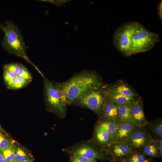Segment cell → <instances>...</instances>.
<instances>
[{
    "instance_id": "cell-1",
    "label": "cell",
    "mask_w": 162,
    "mask_h": 162,
    "mask_svg": "<svg viewBox=\"0 0 162 162\" xmlns=\"http://www.w3.org/2000/svg\"><path fill=\"white\" fill-rule=\"evenodd\" d=\"M64 83L67 92L68 105L75 104L85 92L92 88L100 87L102 84L98 76L91 71L76 74Z\"/></svg>"
},
{
    "instance_id": "cell-2",
    "label": "cell",
    "mask_w": 162,
    "mask_h": 162,
    "mask_svg": "<svg viewBox=\"0 0 162 162\" xmlns=\"http://www.w3.org/2000/svg\"><path fill=\"white\" fill-rule=\"evenodd\" d=\"M0 29L4 33L2 42L3 48L8 52L31 63L26 55L24 39L17 26L12 21H8L3 24L0 22Z\"/></svg>"
},
{
    "instance_id": "cell-3",
    "label": "cell",
    "mask_w": 162,
    "mask_h": 162,
    "mask_svg": "<svg viewBox=\"0 0 162 162\" xmlns=\"http://www.w3.org/2000/svg\"><path fill=\"white\" fill-rule=\"evenodd\" d=\"M160 40L158 34L148 30L139 22L132 21L130 41L133 54L149 50Z\"/></svg>"
},
{
    "instance_id": "cell-4",
    "label": "cell",
    "mask_w": 162,
    "mask_h": 162,
    "mask_svg": "<svg viewBox=\"0 0 162 162\" xmlns=\"http://www.w3.org/2000/svg\"><path fill=\"white\" fill-rule=\"evenodd\" d=\"M62 151L71 155H78L96 160H112L103 151L89 140L79 142L62 149Z\"/></svg>"
},
{
    "instance_id": "cell-5",
    "label": "cell",
    "mask_w": 162,
    "mask_h": 162,
    "mask_svg": "<svg viewBox=\"0 0 162 162\" xmlns=\"http://www.w3.org/2000/svg\"><path fill=\"white\" fill-rule=\"evenodd\" d=\"M105 99L104 88H92L81 96L74 104L88 109L100 117Z\"/></svg>"
},
{
    "instance_id": "cell-6",
    "label": "cell",
    "mask_w": 162,
    "mask_h": 162,
    "mask_svg": "<svg viewBox=\"0 0 162 162\" xmlns=\"http://www.w3.org/2000/svg\"><path fill=\"white\" fill-rule=\"evenodd\" d=\"M132 21L124 23L116 29L112 42L115 48L123 55L129 56L133 54L130 41Z\"/></svg>"
},
{
    "instance_id": "cell-7",
    "label": "cell",
    "mask_w": 162,
    "mask_h": 162,
    "mask_svg": "<svg viewBox=\"0 0 162 162\" xmlns=\"http://www.w3.org/2000/svg\"><path fill=\"white\" fill-rule=\"evenodd\" d=\"M44 86L45 100L48 107L59 117H64L66 115V109L61 103L55 85L45 78Z\"/></svg>"
},
{
    "instance_id": "cell-8",
    "label": "cell",
    "mask_w": 162,
    "mask_h": 162,
    "mask_svg": "<svg viewBox=\"0 0 162 162\" xmlns=\"http://www.w3.org/2000/svg\"><path fill=\"white\" fill-rule=\"evenodd\" d=\"M136 150L125 140L113 142L103 151L112 160L117 159L125 161Z\"/></svg>"
},
{
    "instance_id": "cell-9",
    "label": "cell",
    "mask_w": 162,
    "mask_h": 162,
    "mask_svg": "<svg viewBox=\"0 0 162 162\" xmlns=\"http://www.w3.org/2000/svg\"><path fill=\"white\" fill-rule=\"evenodd\" d=\"M136 150L141 149L146 145L155 140L144 127H139L130 134L124 140Z\"/></svg>"
},
{
    "instance_id": "cell-10",
    "label": "cell",
    "mask_w": 162,
    "mask_h": 162,
    "mask_svg": "<svg viewBox=\"0 0 162 162\" xmlns=\"http://www.w3.org/2000/svg\"><path fill=\"white\" fill-rule=\"evenodd\" d=\"M103 151L113 142V140L105 130L96 124L92 138L88 140Z\"/></svg>"
},
{
    "instance_id": "cell-11",
    "label": "cell",
    "mask_w": 162,
    "mask_h": 162,
    "mask_svg": "<svg viewBox=\"0 0 162 162\" xmlns=\"http://www.w3.org/2000/svg\"><path fill=\"white\" fill-rule=\"evenodd\" d=\"M130 110L132 117L136 125L140 127H144L148 125L149 122L145 118L143 102L141 98L134 99L132 101Z\"/></svg>"
},
{
    "instance_id": "cell-12",
    "label": "cell",
    "mask_w": 162,
    "mask_h": 162,
    "mask_svg": "<svg viewBox=\"0 0 162 162\" xmlns=\"http://www.w3.org/2000/svg\"><path fill=\"white\" fill-rule=\"evenodd\" d=\"M118 108V105L105 94V99L100 117L112 119L118 123L119 122Z\"/></svg>"
},
{
    "instance_id": "cell-13",
    "label": "cell",
    "mask_w": 162,
    "mask_h": 162,
    "mask_svg": "<svg viewBox=\"0 0 162 162\" xmlns=\"http://www.w3.org/2000/svg\"><path fill=\"white\" fill-rule=\"evenodd\" d=\"M117 124L118 129L113 142L124 140L130 134L140 127L135 124L125 122L119 121Z\"/></svg>"
},
{
    "instance_id": "cell-14",
    "label": "cell",
    "mask_w": 162,
    "mask_h": 162,
    "mask_svg": "<svg viewBox=\"0 0 162 162\" xmlns=\"http://www.w3.org/2000/svg\"><path fill=\"white\" fill-rule=\"evenodd\" d=\"M96 125L104 129L114 139L118 129V124L116 122L109 118L100 117Z\"/></svg>"
},
{
    "instance_id": "cell-15",
    "label": "cell",
    "mask_w": 162,
    "mask_h": 162,
    "mask_svg": "<svg viewBox=\"0 0 162 162\" xmlns=\"http://www.w3.org/2000/svg\"><path fill=\"white\" fill-rule=\"evenodd\" d=\"M13 147L15 153L14 162H23L28 159L33 158L30 151L27 148L15 140Z\"/></svg>"
},
{
    "instance_id": "cell-16",
    "label": "cell",
    "mask_w": 162,
    "mask_h": 162,
    "mask_svg": "<svg viewBox=\"0 0 162 162\" xmlns=\"http://www.w3.org/2000/svg\"><path fill=\"white\" fill-rule=\"evenodd\" d=\"M109 89L124 96L134 99L136 94L132 89L127 84L118 82L110 86Z\"/></svg>"
},
{
    "instance_id": "cell-17",
    "label": "cell",
    "mask_w": 162,
    "mask_h": 162,
    "mask_svg": "<svg viewBox=\"0 0 162 162\" xmlns=\"http://www.w3.org/2000/svg\"><path fill=\"white\" fill-rule=\"evenodd\" d=\"M131 102L118 105V112L119 122H125L135 124L131 112Z\"/></svg>"
},
{
    "instance_id": "cell-18",
    "label": "cell",
    "mask_w": 162,
    "mask_h": 162,
    "mask_svg": "<svg viewBox=\"0 0 162 162\" xmlns=\"http://www.w3.org/2000/svg\"><path fill=\"white\" fill-rule=\"evenodd\" d=\"M105 95L118 105L131 102L134 99L127 97L118 94L107 88H104Z\"/></svg>"
},
{
    "instance_id": "cell-19",
    "label": "cell",
    "mask_w": 162,
    "mask_h": 162,
    "mask_svg": "<svg viewBox=\"0 0 162 162\" xmlns=\"http://www.w3.org/2000/svg\"><path fill=\"white\" fill-rule=\"evenodd\" d=\"M148 128L151 131L156 140L162 137V121L161 119L149 122Z\"/></svg>"
},
{
    "instance_id": "cell-20",
    "label": "cell",
    "mask_w": 162,
    "mask_h": 162,
    "mask_svg": "<svg viewBox=\"0 0 162 162\" xmlns=\"http://www.w3.org/2000/svg\"><path fill=\"white\" fill-rule=\"evenodd\" d=\"M15 140L2 128H0V150L11 147Z\"/></svg>"
},
{
    "instance_id": "cell-21",
    "label": "cell",
    "mask_w": 162,
    "mask_h": 162,
    "mask_svg": "<svg viewBox=\"0 0 162 162\" xmlns=\"http://www.w3.org/2000/svg\"><path fill=\"white\" fill-rule=\"evenodd\" d=\"M144 155L152 157L159 156L156 141L146 145L141 149Z\"/></svg>"
},
{
    "instance_id": "cell-22",
    "label": "cell",
    "mask_w": 162,
    "mask_h": 162,
    "mask_svg": "<svg viewBox=\"0 0 162 162\" xmlns=\"http://www.w3.org/2000/svg\"><path fill=\"white\" fill-rule=\"evenodd\" d=\"M62 104L64 106L68 105L67 95L66 88L64 82L56 83Z\"/></svg>"
},
{
    "instance_id": "cell-23",
    "label": "cell",
    "mask_w": 162,
    "mask_h": 162,
    "mask_svg": "<svg viewBox=\"0 0 162 162\" xmlns=\"http://www.w3.org/2000/svg\"><path fill=\"white\" fill-rule=\"evenodd\" d=\"M30 82L26 79L17 76L8 88L11 89H20L26 85Z\"/></svg>"
},
{
    "instance_id": "cell-24",
    "label": "cell",
    "mask_w": 162,
    "mask_h": 162,
    "mask_svg": "<svg viewBox=\"0 0 162 162\" xmlns=\"http://www.w3.org/2000/svg\"><path fill=\"white\" fill-rule=\"evenodd\" d=\"M141 152L135 151L125 162H143L146 159Z\"/></svg>"
},
{
    "instance_id": "cell-25",
    "label": "cell",
    "mask_w": 162,
    "mask_h": 162,
    "mask_svg": "<svg viewBox=\"0 0 162 162\" xmlns=\"http://www.w3.org/2000/svg\"><path fill=\"white\" fill-rule=\"evenodd\" d=\"M1 151L4 156L5 162H14L15 153L13 145L10 148Z\"/></svg>"
},
{
    "instance_id": "cell-26",
    "label": "cell",
    "mask_w": 162,
    "mask_h": 162,
    "mask_svg": "<svg viewBox=\"0 0 162 162\" xmlns=\"http://www.w3.org/2000/svg\"><path fill=\"white\" fill-rule=\"evenodd\" d=\"M16 76L14 73L4 69V80L7 87L10 85Z\"/></svg>"
},
{
    "instance_id": "cell-27",
    "label": "cell",
    "mask_w": 162,
    "mask_h": 162,
    "mask_svg": "<svg viewBox=\"0 0 162 162\" xmlns=\"http://www.w3.org/2000/svg\"><path fill=\"white\" fill-rule=\"evenodd\" d=\"M22 64L18 63H11L5 65L4 69L12 72L16 75L19 73Z\"/></svg>"
},
{
    "instance_id": "cell-28",
    "label": "cell",
    "mask_w": 162,
    "mask_h": 162,
    "mask_svg": "<svg viewBox=\"0 0 162 162\" xmlns=\"http://www.w3.org/2000/svg\"><path fill=\"white\" fill-rule=\"evenodd\" d=\"M17 76L30 82L32 80V77L30 72L28 69L23 65Z\"/></svg>"
},
{
    "instance_id": "cell-29",
    "label": "cell",
    "mask_w": 162,
    "mask_h": 162,
    "mask_svg": "<svg viewBox=\"0 0 162 162\" xmlns=\"http://www.w3.org/2000/svg\"><path fill=\"white\" fill-rule=\"evenodd\" d=\"M69 162H97L96 160L89 159L81 156L71 155Z\"/></svg>"
},
{
    "instance_id": "cell-30",
    "label": "cell",
    "mask_w": 162,
    "mask_h": 162,
    "mask_svg": "<svg viewBox=\"0 0 162 162\" xmlns=\"http://www.w3.org/2000/svg\"><path fill=\"white\" fill-rule=\"evenodd\" d=\"M162 1H160L159 3L157 8L158 12L159 17L161 21H162Z\"/></svg>"
},
{
    "instance_id": "cell-31",
    "label": "cell",
    "mask_w": 162,
    "mask_h": 162,
    "mask_svg": "<svg viewBox=\"0 0 162 162\" xmlns=\"http://www.w3.org/2000/svg\"><path fill=\"white\" fill-rule=\"evenodd\" d=\"M0 162H5L3 155L1 150H0Z\"/></svg>"
},
{
    "instance_id": "cell-32",
    "label": "cell",
    "mask_w": 162,
    "mask_h": 162,
    "mask_svg": "<svg viewBox=\"0 0 162 162\" xmlns=\"http://www.w3.org/2000/svg\"><path fill=\"white\" fill-rule=\"evenodd\" d=\"M33 158L28 159L23 162H33Z\"/></svg>"
},
{
    "instance_id": "cell-33",
    "label": "cell",
    "mask_w": 162,
    "mask_h": 162,
    "mask_svg": "<svg viewBox=\"0 0 162 162\" xmlns=\"http://www.w3.org/2000/svg\"><path fill=\"white\" fill-rule=\"evenodd\" d=\"M143 162H150L149 160L147 159H146Z\"/></svg>"
},
{
    "instance_id": "cell-34",
    "label": "cell",
    "mask_w": 162,
    "mask_h": 162,
    "mask_svg": "<svg viewBox=\"0 0 162 162\" xmlns=\"http://www.w3.org/2000/svg\"><path fill=\"white\" fill-rule=\"evenodd\" d=\"M2 128L1 126V125H0V128Z\"/></svg>"
}]
</instances>
